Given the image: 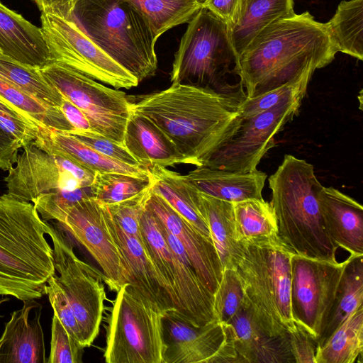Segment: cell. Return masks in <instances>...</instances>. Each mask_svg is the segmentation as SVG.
I'll list each match as a JSON object with an SVG mask.
<instances>
[{"label":"cell","instance_id":"cell-1","mask_svg":"<svg viewBox=\"0 0 363 363\" xmlns=\"http://www.w3.org/2000/svg\"><path fill=\"white\" fill-rule=\"evenodd\" d=\"M131 111L154 123L187 164L202 166L237 131L242 120L239 97L181 84L139 96Z\"/></svg>","mask_w":363,"mask_h":363},{"label":"cell","instance_id":"cell-2","mask_svg":"<svg viewBox=\"0 0 363 363\" xmlns=\"http://www.w3.org/2000/svg\"><path fill=\"white\" fill-rule=\"evenodd\" d=\"M337 52L325 23L315 21L309 12L279 18L262 29L238 57L245 98L283 85L310 67L323 68Z\"/></svg>","mask_w":363,"mask_h":363},{"label":"cell","instance_id":"cell-3","mask_svg":"<svg viewBox=\"0 0 363 363\" xmlns=\"http://www.w3.org/2000/svg\"><path fill=\"white\" fill-rule=\"evenodd\" d=\"M48 233L33 203L0 196V295L23 301L45 294L56 272Z\"/></svg>","mask_w":363,"mask_h":363},{"label":"cell","instance_id":"cell-4","mask_svg":"<svg viewBox=\"0 0 363 363\" xmlns=\"http://www.w3.org/2000/svg\"><path fill=\"white\" fill-rule=\"evenodd\" d=\"M268 182L281 242L296 255L337 262L338 247L325 230L320 210L323 186L313 166L286 154Z\"/></svg>","mask_w":363,"mask_h":363},{"label":"cell","instance_id":"cell-5","mask_svg":"<svg viewBox=\"0 0 363 363\" xmlns=\"http://www.w3.org/2000/svg\"><path fill=\"white\" fill-rule=\"evenodd\" d=\"M235 263L246 306L258 325L270 336H286L296 324L291 306L293 253L280 241L251 238L239 241Z\"/></svg>","mask_w":363,"mask_h":363},{"label":"cell","instance_id":"cell-6","mask_svg":"<svg viewBox=\"0 0 363 363\" xmlns=\"http://www.w3.org/2000/svg\"><path fill=\"white\" fill-rule=\"evenodd\" d=\"M72 19L139 83L157 69L156 41L140 14L124 0H78Z\"/></svg>","mask_w":363,"mask_h":363},{"label":"cell","instance_id":"cell-7","mask_svg":"<svg viewBox=\"0 0 363 363\" xmlns=\"http://www.w3.org/2000/svg\"><path fill=\"white\" fill-rule=\"evenodd\" d=\"M230 75L240 78L228 26L202 6L188 22L174 54L170 81L238 97L231 91L238 86L228 82Z\"/></svg>","mask_w":363,"mask_h":363},{"label":"cell","instance_id":"cell-8","mask_svg":"<svg viewBox=\"0 0 363 363\" xmlns=\"http://www.w3.org/2000/svg\"><path fill=\"white\" fill-rule=\"evenodd\" d=\"M163 314L125 283L117 291L106 330L107 363H164Z\"/></svg>","mask_w":363,"mask_h":363},{"label":"cell","instance_id":"cell-9","mask_svg":"<svg viewBox=\"0 0 363 363\" xmlns=\"http://www.w3.org/2000/svg\"><path fill=\"white\" fill-rule=\"evenodd\" d=\"M56 279L78 321L83 347H90L100 331L106 291L102 272L80 259L69 237L58 225L48 223Z\"/></svg>","mask_w":363,"mask_h":363},{"label":"cell","instance_id":"cell-10","mask_svg":"<svg viewBox=\"0 0 363 363\" xmlns=\"http://www.w3.org/2000/svg\"><path fill=\"white\" fill-rule=\"evenodd\" d=\"M40 71L86 115L92 131L124 146L125 128L132 113L125 92L108 88L60 63L53 62Z\"/></svg>","mask_w":363,"mask_h":363},{"label":"cell","instance_id":"cell-11","mask_svg":"<svg viewBox=\"0 0 363 363\" xmlns=\"http://www.w3.org/2000/svg\"><path fill=\"white\" fill-rule=\"evenodd\" d=\"M4 180L7 194L23 201L58 190L92 185L96 172L74 159L33 142L23 147Z\"/></svg>","mask_w":363,"mask_h":363},{"label":"cell","instance_id":"cell-12","mask_svg":"<svg viewBox=\"0 0 363 363\" xmlns=\"http://www.w3.org/2000/svg\"><path fill=\"white\" fill-rule=\"evenodd\" d=\"M41 30L52 62L72 68L116 89L139 82L111 58L73 19L41 13Z\"/></svg>","mask_w":363,"mask_h":363},{"label":"cell","instance_id":"cell-13","mask_svg":"<svg viewBox=\"0 0 363 363\" xmlns=\"http://www.w3.org/2000/svg\"><path fill=\"white\" fill-rule=\"evenodd\" d=\"M347 262L311 259L294 254L291 259V306L295 323L316 340L334 303Z\"/></svg>","mask_w":363,"mask_h":363},{"label":"cell","instance_id":"cell-14","mask_svg":"<svg viewBox=\"0 0 363 363\" xmlns=\"http://www.w3.org/2000/svg\"><path fill=\"white\" fill-rule=\"evenodd\" d=\"M301 101L282 102L242 119L235 133L202 166L240 172L257 169L263 156L275 145V135L298 114Z\"/></svg>","mask_w":363,"mask_h":363},{"label":"cell","instance_id":"cell-15","mask_svg":"<svg viewBox=\"0 0 363 363\" xmlns=\"http://www.w3.org/2000/svg\"><path fill=\"white\" fill-rule=\"evenodd\" d=\"M164 363H240L232 326H196L175 311L162 315Z\"/></svg>","mask_w":363,"mask_h":363},{"label":"cell","instance_id":"cell-16","mask_svg":"<svg viewBox=\"0 0 363 363\" xmlns=\"http://www.w3.org/2000/svg\"><path fill=\"white\" fill-rule=\"evenodd\" d=\"M57 223L95 259L110 290L117 292L128 282L123 257L101 203L94 198L81 200Z\"/></svg>","mask_w":363,"mask_h":363},{"label":"cell","instance_id":"cell-17","mask_svg":"<svg viewBox=\"0 0 363 363\" xmlns=\"http://www.w3.org/2000/svg\"><path fill=\"white\" fill-rule=\"evenodd\" d=\"M103 204V203H102ZM109 228L119 247L131 287L162 314L177 311L178 301L151 259L145 245L129 235L103 204Z\"/></svg>","mask_w":363,"mask_h":363},{"label":"cell","instance_id":"cell-18","mask_svg":"<svg viewBox=\"0 0 363 363\" xmlns=\"http://www.w3.org/2000/svg\"><path fill=\"white\" fill-rule=\"evenodd\" d=\"M146 206L179 240L199 279L214 295L220 283L223 267L213 240L199 232L152 189Z\"/></svg>","mask_w":363,"mask_h":363},{"label":"cell","instance_id":"cell-19","mask_svg":"<svg viewBox=\"0 0 363 363\" xmlns=\"http://www.w3.org/2000/svg\"><path fill=\"white\" fill-rule=\"evenodd\" d=\"M158 220L172 255L174 289L178 300L177 311L175 312L196 326H203L216 321L213 295L199 279L181 243Z\"/></svg>","mask_w":363,"mask_h":363},{"label":"cell","instance_id":"cell-20","mask_svg":"<svg viewBox=\"0 0 363 363\" xmlns=\"http://www.w3.org/2000/svg\"><path fill=\"white\" fill-rule=\"evenodd\" d=\"M35 299L23 301L11 313L0 337V363H46L45 340L40 323L42 305Z\"/></svg>","mask_w":363,"mask_h":363},{"label":"cell","instance_id":"cell-21","mask_svg":"<svg viewBox=\"0 0 363 363\" xmlns=\"http://www.w3.org/2000/svg\"><path fill=\"white\" fill-rule=\"evenodd\" d=\"M319 205L325 230L332 242L350 255H363V207L353 198L323 186Z\"/></svg>","mask_w":363,"mask_h":363},{"label":"cell","instance_id":"cell-22","mask_svg":"<svg viewBox=\"0 0 363 363\" xmlns=\"http://www.w3.org/2000/svg\"><path fill=\"white\" fill-rule=\"evenodd\" d=\"M0 52L16 62L38 69L53 63L41 28L1 1Z\"/></svg>","mask_w":363,"mask_h":363},{"label":"cell","instance_id":"cell-23","mask_svg":"<svg viewBox=\"0 0 363 363\" xmlns=\"http://www.w3.org/2000/svg\"><path fill=\"white\" fill-rule=\"evenodd\" d=\"M233 330L240 363H291L289 335H269L255 320L246 305L228 323Z\"/></svg>","mask_w":363,"mask_h":363},{"label":"cell","instance_id":"cell-24","mask_svg":"<svg viewBox=\"0 0 363 363\" xmlns=\"http://www.w3.org/2000/svg\"><path fill=\"white\" fill-rule=\"evenodd\" d=\"M197 191L231 203L262 199L267 175L257 169L247 172L199 166L184 175Z\"/></svg>","mask_w":363,"mask_h":363},{"label":"cell","instance_id":"cell-25","mask_svg":"<svg viewBox=\"0 0 363 363\" xmlns=\"http://www.w3.org/2000/svg\"><path fill=\"white\" fill-rule=\"evenodd\" d=\"M124 146L142 165L172 167L187 164L169 138L148 118L131 113L124 134Z\"/></svg>","mask_w":363,"mask_h":363},{"label":"cell","instance_id":"cell-26","mask_svg":"<svg viewBox=\"0 0 363 363\" xmlns=\"http://www.w3.org/2000/svg\"><path fill=\"white\" fill-rule=\"evenodd\" d=\"M294 13V0H240L236 19L228 26L238 57L267 26Z\"/></svg>","mask_w":363,"mask_h":363},{"label":"cell","instance_id":"cell-27","mask_svg":"<svg viewBox=\"0 0 363 363\" xmlns=\"http://www.w3.org/2000/svg\"><path fill=\"white\" fill-rule=\"evenodd\" d=\"M34 142L41 147L60 152L96 172H120L136 176L149 174L147 167L130 166L104 156L65 132L40 127L38 138Z\"/></svg>","mask_w":363,"mask_h":363},{"label":"cell","instance_id":"cell-28","mask_svg":"<svg viewBox=\"0 0 363 363\" xmlns=\"http://www.w3.org/2000/svg\"><path fill=\"white\" fill-rule=\"evenodd\" d=\"M198 207L209 228L223 267L234 268L241 246L235 233L233 203L197 191Z\"/></svg>","mask_w":363,"mask_h":363},{"label":"cell","instance_id":"cell-29","mask_svg":"<svg viewBox=\"0 0 363 363\" xmlns=\"http://www.w3.org/2000/svg\"><path fill=\"white\" fill-rule=\"evenodd\" d=\"M147 169L152 179V191L166 200L203 235L211 238L208 225L198 207L197 190L186 181L184 175L159 165Z\"/></svg>","mask_w":363,"mask_h":363},{"label":"cell","instance_id":"cell-30","mask_svg":"<svg viewBox=\"0 0 363 363\" xmlns=\"http://www.w3.org/2000/svg\"><path fill=\"white\" fill-rule=\"evenodd\" d=\"M363 305V255H350L333 305L317 346L322 345L352 311Z\"/></svg>","mask_w":363,"mask_h":363},{"label":"cell","instance_id":"cell-31","mask_svg":"<svg viewBox=\"0 0 363 363\" xmlns=\"http://www.w3.org/2000/svg\"><path fill=\"white\" fill-rule=\"evenodd\" d=\"M363 305L356 308L315 350V363H354L362 358Z\"/></svg>","mask_w":363,"mask_h":363},{"label":"cell","instance_id":"cell-32","mask_svg":"<svg viewBox=\"0 0 363 363\" xmlns=\"http://www.w3.org/2000/svg\"><path fill=\"white\" fill-rule=\"evenodd\" d=\"M143 17L153 38L188 23L202 7L203 0H124Z\"/></svg>","mask_w":363,"mask_h":363},{"label":"cell","instance_id":"cell-33","mask_svg":"<svg viewBox=\"0 0 363 363\" xmlns=\"http://www.w3.org/2000/svg\"><path fill=\"white\" fill-rule=\"evenodd\" d=\"M325 25L337 51L363 60V0L342 1Z\"/></svg>","mask_w":363,"mask_h":363},{"label":"cell","instance_id":"cell-34","mask_svg":"<svg viewBox=\"0 0 363 363\" xmlns=\"http://www.w3.org/2000/svg\"><path fill=\"white\" fill-rule=\"evenodd\" d=\"M237 241L267 238L281 242L274 210L270 202L251 199L233 203Z\"/></svg>","mask_w":363,"mask_h":363},{"label":"cell","instance_id":"cell-35","mask_svg":"<svg viewBox=\"0 0 363 363\" xmlns=\"http://www.w3.org/2000/svg\"><path fill=\"white\" fill-rule=\"evenodd\" d=\"M0 99L42 128L74 130L60 107L50 106L0 77Z\"/></svg>","mask_w":363,"mask_h":363},{"label":"cell","instance_id":"cell-36","mask_svg":"<svg viewBox=\"0 0 363 363\" xmlns=\"http://www.w3.org/2000/svg\"><path fill=\"white\" fill-rule=\"evenodd\" d=\"M0 77L50 106L60 107L62 102V94L40 69L16 62L1 52Z\"/></svg>","mask_w":363,"mask_h":363},{"label":"cell","instance_id":"cell-37","mask_svg":"<svg viewBox=\"0 0 363 363\" xmlns=\"http://www.w3.org/2000/svg\"><path fill=\"white\" fill-rule=\"evenodd\" d=\"M152 185L150 172L144 176L120 172H96L91 187L96 201L111 205L133 198L150 189Z\"/></svg>","mask_w":363,"mask_h":363},{"label":"cell","instance_id":"cell-38","mask_svg":"<svg viewBox=\"0 0 363 363\" xmlns=\"http://www.w3.org/2000/svg\"><path fill=\"white\" fill-rule=\"evenodd\" d=\"M140 225L143 244L151 259L176 295L172 251L161 231L157 218L147 206L141 214Z\"/></svg>","mask_w":363,"mask_h":363},{"label":"cell","instance_id":"cell-39","mask_svg":"<svg viewBox=\"0 0 363 363\" xmlns=\"http://www.w3.org/2000/svg\"><path fill=\"white\" fill-rule=\"evenodd\" d=\"M315 70V68L310 67L296 78L283 85L262 94L245 98L239 106L242 118L245 119L257 115L282 102L302 100Z\"/></svg>","mask_w":363,"mask_h":363},{"label":"cell","instance_id":"cell-40","mask_svg":"<svg viewBox=\"0 0 363 363\" xmlns=\"http://www.w3.org/2000/svg\"><path fill=\"white\" fill-rule=\"evenodd\" d=\"M245 305L242 286L236 270L224 268L220 283L213 295L216 320L228 323Z\"/></svg>","mask_w":363,"mask_h":363},{"label":"cell","instance_id":"cell-41","mask_svg":"<svg viewBox=\"0 0 363 363\" xmlns=\"http://www.w3.org/2000/svg\"><path fill=\"white\" fill-rule=\"evenodd\" d=\"M88 198H94L91 186L50 192L37 197L32 203L44 221L55 220L59 223L72 206Z\"/></svg>","mask_w":363,"mask_h":363},{"label":"cell","instance_id":"cell-42","mask_svg":"<svg viewBox=\"0 0 363 363\" xmlns=\"http://www.w3.org/2000/svg\"><path fill=\"white\" fill-rule=\"evenodd\" d=\"M151 187L125 201L106 205L113 219L125 233L138 239L143 243L140 220L150 196Z\"/></svg>","mask_w":363,"mask_h":363},{"label":"cell","instance_id":"cell-43","mask_svg":"<svg viewBox=\"0 0 363 363\" xmlns=\"http://www.w3.org/2000/svg\"><path fill=\"white\" fill-rule=\"evenodd\" d=\"M0 128L15 139L23 148L34 142L40 126L0 99Z\"/></svg>","mask_w":363,"mask_h":363},{"label":"cell","instance_id":"cell-44","mask_svg":"<svg viewBox=\"0 0 363 363\" xmlns=\"http://www.w3.org/2000/svg\"><path fill=\"white\" fill-rule=\"evenodd\" d=\"M84 347L66 330L53 315L51 326L50 351L47 363H82Z\"/></svg>","mask_w":363,"mask_h":363},{"label":"cell","instance_id":"cell-45","mask_svg":"<svg viewBox=\"0 0 363 363\" xmlns=\"http://www.w3.org/2000/svg\"><path fill=\"white\" fill-rule=\"evenodd\" d=\"M45 294L48 295L54 315L59 318L67 333L83 347L82 336L78 321L55 274L48 279Z\"/></svg>","mask_w":363,"mask_h":363},{"label":"cell","instance_id":"cell-46","mask_svg":"<svg viewBox=\"0 0 363 363\" xmlns=\"http://www.w3.org/2000/svg\"><path fill=\"white\" fill-rule=\"evenodd\" d=\"M67 133L104 156L130 166H143L130 155L125 146L99 133L90 130H72Z\"/></svg>","mask_w":363,"mask_h":363},{"label":"cell","instance_id":"cell-47","mask_svg":"<svg viewBox=\"0 0 363 363\" xmlns=\"http://www.w3.org/2000/svg\"><path fill=\"white\" fill-rule=\"evenodd\" d=\"M295 328L289 332L291 351L296 363H315L317 347L315 339L302 326L295 323Z\"/></svg>","mask_w":363,"mask_h":363},{"label":"cell","instance_id":"cell-48","mask_svg":"<svg viewBox=\"0 0 363 363\" xmlns=\"http://www.w3.org/2000/svg\"><path fill=\"white\" fill-rule=\"evenodd\" d=\"M240 4V0H205L202 6L211 11L228 26L235 22Z\"/></svg>","mask_w":363,"mask_h":363},{"label":"cell","instance_id":"cell-49","mask_svg":"<svg viewBox=\"0 0 363 363\" xmlns=\"http://www.w3.org/2000/svg\"><path fill=\"white\" fill-rule=\"evenodd\" d=\"M21 145L0 128V169L9 171L16 163Z\"/></svg>","mask_w":363,"mask_h":363},{"label":"cell","instance_id":"cell-50","mask_svg":"<svg viewBox=\"0 0 363 363\" xmlns=\"http://www.w3.org/2000/svg\"><path fill=\"white\" fill-rule=\"evenodd\" d=\"M41 13L72 19L78 0H33Z\"/></svg>","mask_w":363,"mask_h":363},{"label":"cell","instance_id":"cell-51","mask_svg":"<svg viewBox=\"0 0 363 363\" xmlns=\"http://www.w3.org/2000/svg\"><path fill=\"white\" fill-rule=\"evenodd\" d=\"M60 108L67 120L73 126L74 130L92 131L89 121L86 115L65 96H63Z\"/></svg>","mask_w":363,"mask_h":363},{"label":"cell","instance_id":"cell-52","mask_svg":"<svg viewBox=\"0 0 363 363\" xmlns=\"http://www.w3.org/2000/svg\"><path fill=\"white\" fill-rule=\"evenodd\" d=\"M9 301V298H3L1 299H0V308H1V306L6 301ZM2 317V315L0 314V318Z\"/></svg>","mask_w":363,"mask_h":363},{"label":"cell","instance_id":"cell-53","mask_svg":"<svg viewBox=\"0 0 363 363\" xmlns=\"http://www.w3.org/2000/svg\"><path fill=\"white\" fill-rule=\"evenodd\" d=\"M203 1H204L205 0H203Z\"/></svg>","mask_w":363,"mask_h":363}]
</instances>
